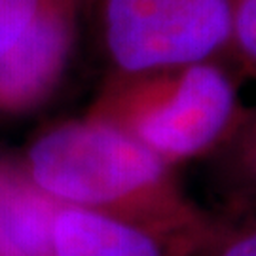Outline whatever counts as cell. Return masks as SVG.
Instances as JSON below:
<instances>
[{"mask_svg":"<svg viewBox=\"0 0 256 256\" xmlns=\"http://www.w3.org/2000/svg\"><path fill=\"white\" fill-rule=\"evenodd\" d=\"M207 162L224 212L256 209V106L247 108L232 137Z\"/></svg>","mask_w":256,"mask_h":256,"instance_id":"cell-7","label":"cell"},{"mask_svg":"<svg viewBox=\"0 0 256 256\" xmlns=\"http://www.w3.org/2000/svg\"><path fill=\"white\" fill-rule=\"evenodd\" d=\"M207 230L167 232L104 212L57 205L52 220V256H196Z\"/></svg>","mask_w":256,"mask_h":256,"instance_id":"cell-5","label":"cell"},{"mask_svg":"<svg viewBox=\"0 0 256 256\" xmlns=\"http://www.w3.org/2000/svg\"><path fill=\"white\" fill-rule=\"evenodd\" d=\"M108 72H144L214 61L230 52L228 0H101Z\"/></svg>","mask_w":256,"mask_h":256,"instance_id":"cell-3","label":"cell"},{"mask_svg":"<svg viewBox=\"0 0 256 256\" xmlns=\"http://www.w3.org/2000/svg\"><path fill=\"white\" fill-rule=\"evenodd\" d=\"M232 42L228 57L236 72L256 80V0H228Z\"/></svg>","mask_w":256,"mask_h":256,"instance_id":"cell-9","label":"cell"},{"mask_svg":"<svg viewBox=\"0 0 256 256\" xmlns=\"http://www.w3.org/2000/svg\"><path fill=\"white\" fill-rule=\"evenodd\" d=\"M248 106L236 74L214 61L144 72H108L88 116L128 133L173 169L209 160Z\"/></svg>","mask_w":256,"mask_h":256,"instance_id":"cell-2","label":"cell"},{"mask_svg":"<svg viewBox=\"0 0 256 256\" xmlns=\"http://www.w3.org/2000/svg\"><path fill=\"white\" fill-rule=\"evenodd\" d=\"M21 173L57 205L167 232H205L212 222L171 165L88 114L42 131L30 142Z\"/></svg>","mask_w":256,"mask_h":256,"instance_id":"cell-1","label":"cell"},{"mask_svg":"<svg viewBox=\"0 0 256 256\" xmlns=\"http://www.w3.org/2000/svg\"><path fill=\"white\" fill-rule=\"evenodd\" d=\"M55 207L23 173L0 167V256H52Z\"/></svg>","mask_w":256,"mask_h":256,"instance_id":"cell-6","label":"cell"},{"mask_svg":"<svg viewBox=\"0 0 256 256\" xmlns=\"http://www.w3.org/2000/svg\"><path fill=\"white\" fill-rule=\"evenodd\" d=\"M42 0H0V59L23 36Z\"/></svg>","mask_w":256,"mask_h":256,"instance_id":"cell-10","label":"cell"},{"mask_svg":"<svg viewBox=\"0 0 256 256\" xmlns=\"http://www.w3.org/2000/svg\"><path fill=\"white\" fill-rule=\"evenodd\" d=\"M198 256H256V209L212 216Z\"/></svg>","mask_w":256,"mask_h":256,"instance_id":"cell-8","label":"cell"},{"mask_svg":"<svg viewBox=\"0 0 256 256\" xmlns=\"http://www.w3.org/2000/svg\"><path fill=\"white\" fill-rule=\"evenodd\" d=\"M84 0H42L23 36L0 59V108L25 112L63 80Z\"/></svg>","mask_w":256,"mask_h":256,"instance_id":"cell-4","label":"cell"}]
</instances>
